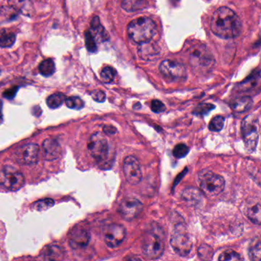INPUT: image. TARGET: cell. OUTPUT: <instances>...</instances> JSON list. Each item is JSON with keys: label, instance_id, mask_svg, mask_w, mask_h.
<instances>
[{"label": "cell", "instance_id": "cell-14", "mask_svg": "<svg viewBox=\"0 0 261 261\" xmlns=\"http://www.w3.org/2000/svg\"><path fill=\"white\" fill-rule=\"evenodd\" d=\"M123 173L126 181L132 186H137L141 181V167L140 163L136 157L129 155L123 162Z\"/></svg>", "mask_w": 261, "mask_h": 261}, {"label": "cell", "instance_id": "cell-21", "mask_svg": "<svg viewBox=\"0 0 261 261\" xmlns=\"http://www.w3.org/2000/svg\"><path fill=\"white\" fill-rule=\"evenodd\" d=\"M252 105H253V100L249 96H244V97L235 99L230 103V107H231L232 109L237 113L245 112V111L250 109Z\"/></svg>", "mask_w": 261, "mask_h": 261}, {"label": "cell", "instance_id": "cell-15", "mask_svg": "<svg viewBox=\"0 0 261 261\" xmlns=\"http://www.w3.org/2000/svg\"><path fill=\"white\" fill-rule=\"evenodd\" d=\"M91 239V235L89 231L86 229L79 227L75 228L69 237V244L71 247L74 249L85 248L88 246Z\"/></svg>", "mask_w": 261, "mask_h": 261}, {"label": "cell", "instance_id": "cell-31", "mask_svg": "<svg viewBox=\"0 0 261 261\" xmlns=\"http://www.w3.org/2000/svg\"><path fill=\"white\" fill-rule=\"evenodd\" d=\"M224 117L223 116H216L211 120L208 128L212 132H220L224 127Z\"/></svg>", "mask_w": 261, "mask_h": 261}, {"label": "cell", "instance_id": "cell-42", "mask_svg": "<svg viewBox=\"0 0 261 261\" xmlns=\"http://www.w3.org/2000/svg\"><path fill=\"white\" fill-rule=\"evenodd\" d=\"M103 132L106 133L107 134L109 135H114L117 132V128L113 126H105L103 128Z\"/></svg>", "mask_w": 261, "mask_h": 261}, {"label": "cell", "instance_id": "cell-24", "mask_svg": "<svg viewBox=\"0 0 261 261\" xmlns=\"http://www.w3.org/2000/svg\"><path fill=\"white\" fill-rule=\"evenodd\" d=\"M16 36L13 32L7 29L0 30V47L10 48L16 42Z\"/></svg>", "mask_w": 261, "mask_h": 261}, {"label": "cell", "instance_id": "cell-39", "mask_svg": "<svg viewBox=\"0 0 261 261\" xmlns=\"http://www.w3.org/2000/svg\"><path fill=\"white\" fill-rule=\"evenodd\" d=\"M151 109L155 114H160L166 111V106L163 102L159 100H153L151 103Z\"/></svg>", "mask_w": 261, "mask_h": 261}, {"label": "cell", "instance_id": "cell-36", "mask_svg": "<svg viewBox=\"0 0 261 261\" xmlns=\"http://www.w3.org/2000/svg\"><path fill=\"white\" fill-rule=\"evenodd\" d=\"M219 260H241L242 258L241 257V255L237 253L234 250H228L226 251L223 252L220 255Z\"/></svg>", "mask_w": 261, "mask_h": 261}, {"label": "cell", "instance_id": "cell-17", "mask_svg": "<svg viewBox=\"0 0 261 261\" xmlns=\"http://www.w3.org/2000/svg\"><path fill=\"white\" fill-rule=\"evenodd\" d=\"M11 8L27 16H32L35 13L34 5L32 0H8Z\"/></svg>", "mask_w": 261, "mask_h": 261}, {"label": "cell", "instance_id": "cell-8", "mask_svg": "<svg viewBox=\"0 0 261 261\" xmlns=\"http://www.w3.org/2000/svg\"><path fill=\"white\" fill-rule=\"evenodd\" d=\"M23 174L13 166H6L0 170V185L10 191H18L25 185Z\"/></svg>", "mask_w": 261, "mask_h": 261}, {"label": "cell", "instance_id": "cell-30", "mask_svg": "<svg viewBox=\"0 0 261 261\" xmlns=\"http://www.w3.org/2000/svg\"><path fill=\"white\" fill-rule=\"evenodd\" d=\"M55 201L51 198H45V199L39 200L33 204V208L39 212L48 210L50 207H53Z\"/></svg>", "mask_w": 261, "mask_h": 261}, {"label": "cell", "instance_id": "cell-6", "mask_svg": "<svg viewBox=\"0 0 261 261\" xmlns=\"http://www.w3.org/2000/svg\"><path fill=\"white\" fill-rule=\"evenodd\" d=\"M198 180L200 190L207 196H217L224 191L225 186V181L221 175L207 169L200 172Z\"/></svg>", "mask_w": 261, "mask_h": 261}, {"label": "cell", "instance_id": "cell-16", "mask_svg": "<svg viewBox=\"0 0 261 261\" xmlns=\"http://www.w3.org/2000/svg\"><path fill=\"white\" fill-rule=\"evenodd\" d=\"M43 156L47 161H53L60 156L62 146L56 139H46L42 145Z\"/></svg>", "mask_w": 261, "mask_h": 261}, {"label": "cell", "instance_id": "cell-35", "mask_svg": "<svg viewBox=\"0 0 261 261\" xmlns=\"http://www.w3.org/2000/svg\"><path fill=\"white\" fill-rule=\"evenodd\" d=\"M189 149L184 143H180L174 147L172 154L174 157L177 159H181L186 157L189 153Z\"/></svg>", "mask_w": 261, "mask_h": 261}, {"label": "cell", "instance_id": "cell-28", "mask_svg": "<svg viewBox=\"0 0 261 261\" xmlns=\"http://www.w3.org/2000/svg\"><path fill=\"white\" fill-rule=\"evenodd\" d=\"M62 249L59 246L51 245L48 246L46 248L43 250V257L48 259H56L62 257Z\"/></svg>", "mask_w": 261, "mask_h": 261}, {"label": "cell", "instance_id": "cell-38", "mask_svg": "<svg viewBox=\"0 0 261 261\" xmlns=\"http://www.w3.org/2000/svg\"><path fill=\"white\" fill-rule=\"evenodd\" d=\"M198 253H199V256L201 259H212V256H213L212 248L207 245L201 246L198 250Z\"/></svg>", "mask_w": 261, "mask_h": 261}, {"label": "cell", "instance_id": "cell-13", "mask_svg": "<svg viewBox=\"0 0 261 261\" xmlns=\"http://www.w3.org/2000/svg\"><path fill=\"white\" fill-rule=\"evenodd\" d=\"M126 234V229L121 224H109L103 230L105 244L111 248L119 247L124 241Z\"/></svg>", "mask_w": 261, "mask_h": 261}, {"label": "cell", "instance_id": "cell-40", "mask_svg": "<svg viewBox=\"0 0 261 261\" xmlns=\"http://www.w3.org/2000/svg\"><path fill=\"white\" fill-rule=\"evenodd\" d=\"M91 97L94 99L95 101L101 103L106 100V94L103 91H100V90H95L91 93Z\"/></svg>", "mask_w": 261, "mask_h": 261}, {"label": "cell", "instance_id": "cell-4", "mask_svg": "<svg viewBox=\"0 0 261 261\" xmlns=\"http://www.w3.org/2000/svg\"><path fill=\"white\" fill-rule=\"evenodd\" d=\"M88 149L91 156L101 165V167H109L108 165L111 163V147L106 137L100 134L95 133L90 137L88 143Z\"/></svg>", "mask_w": 261, "mask_h": 261}, {"label": "cell", "instance_id": "cell-34", "mask_svg": "<svg viewBox=\"0 0 261 261\" xmlns=\"http://www.w3.org/2000/svg\"><path fill=\"white\" fill-rule=\"evenodd\" d=\"M116 71L111 67H106L102 70L100 77L105 83H111L115 77Z\"/></svg>", "mask_w": 261, "mask_h": 261}, {"label": "cell", "instance_id": "cell-43", "mask_svg": "<svg viewBox=\"0 0 261 261\" xmlns=\"http://www.w3.org/2000/svg\"><path fill=\"white\" fill-rule=\"evenodd\" d=\"M2 120V114H1V111H0V122Z\"/></svg>", "mask_w": 261, "mask_h": 261}, {"label": "cell", "instance_id": "cell-41", "mask_svg": "<svg viewBox=\"0 0 261 261\" xmlns=\"http://www.w3.org/2000/svg\"><path fill=\"white\" fill-rule=\"evenodd\" d=\"M17 87H13V88H10V89L7 90V91L4 93V96L6 98L10 99H10L14 98L16 93H17Z\"/></svg>", "mask_w": 261, "mask_h": 261}, {"label": "cell", "instance_id": "cell-10", "mask_svg": "<svg viewBox=\"0 0 261 261\" xmlns=\"http://www.w3.org/2000/svg\"><path fill=\"white\" fill-rule=\"evenodd\" d=\"M160 71L165 79L171 82H181L187 77L186 67L172 60L163 61L160 64Z\"/></svg>", "mask_w": 261, "mask_h": 261}, {"label": "cell", "instance_id": "cell-22", "mask_svg": "<svg viewBox=\"0 0 261 261\" xmlns=\"http://www.w3.org/2000/svg\"><path fill=\"white\" fill-rule=\"evenodd\" d=\"M147 6V0H123L122 2V8L128 13L140 11Z\"/></svg>", "mask_w": 261, "mask_h": 261}, {"label": "cell", "instance_id": "cell-23", "mask_svg": "<svg viewBox=\"0 0 261 261\" xmlns=\"http://www.w3.org/2000/svg\"><path fill=\"white\" fill-rule=\"evenodd\" d=\"M260 204H259V201H257V202L253 203V204L247 206L246 215L252 223L256 224V225H260Z\"/></svg>", "mask_w": 261, "mask_h": 261}, {"label": "cell", "instance_id": "cell-32", "mask_svg": "<svg viewBox=\"0 0 261 261\" xmlns=\"http://www.w3.org/2000/svg\"><path fill=\"white\" fill-rule=\"evenodd\" d=\"M215 106L212 103H201L198 105L193 111V114L195 116H202L207 115L211 111L215 109Z\"/></svg>", "mask_w": 261, "mask_h": 261}, {"label": "cell", "instance_id": "cell-37", "mask_svg": "<svg viewBox=\"0 0 261 261\" xmlns=\"http://www.w3.org/2000/svg\"><path fill=\"white\" fill-rule=\"evenodd\" d=\"M85 43H86V47L90 53H95L97 51V42L94 36L91 34V32L87 31L85 34Z\"/></svg>", "mask_w": 261, "mask_h": 261}, {"label": "cell", "instance_id": "cell-27", "mask_svg": "<svg viewBox=\"0 0 261 261\" xmlns=\"http://www.w3.org/2000/svg\"><path fill=\"white\" fill-rule=\"evenodd\" d=\"M259 80V71L257 70L256 72L252 74L250 77H247L244 82H241L239 85V88L242 91H248V90L252 89L255 88L257 85Z\"/></svg>", "mask_w": 261, "mask_h": 261}, {"label": "cell", "instance_id": "cell-26", "mask_svg": "<svg viewBox=\"0 0 261 261\" xmlns=\"http://www.w3.org/2000/svg\"><path fill=\"white\" fill-rule=\"evenodd\" d=\"M260 240L255 238L249 246L248 254L252 260H260Z\"/></svg>", "mask_w": 261, "mask_h": 261}, {"label": "cell", "instance_id": "cell-20", "mask_svg": "<svg viewBox=\"0 0 261 261\" xmlns=\"http://www.w3.org/2000/svg\"><path fill=\"white\" fill-rule=\"evenodd\" d=\"M91 33L95 39L96 42H107L109 40V35L107 33L103 25L100 24L98 16L93 18L91 22Z\"/></svg>", "mask_w": 261, "mask_h": 261}, {"label": "cell", "instance_id": "cell-3", "mask_svg": "<svg viewBox=\"0 0 261 261\" xmlns=\"http://www.w3.org/2000/svg\"><path fill=\"white\" fill-rule=\"evenodd\" d=\"M156 33V25L147 17H140L129 22L127 34L135 43L142 44L150 42Z\"/></svg>", "mask_w": 261, "mask_h": 261}, {"label": "cell", "instance_id": "cell-18", "mask_svg": "<svg viewBox=\"0 0 261 261\" xmlns=\"http://www.w3.org/2000/svg\"><path fill=\"white\" fill-rule=\"evenodd\" d=\"M160 53V48L155 44L150 42L140 44L138 48V55L143 60H152L156 57Z\"/></svg>", "mask_w": 261, "mask_h": 261}, {"label": "cell", "instance_id": "cell-2", "mask_svg": "<svg viewBox=\"0 0 261 261\" xmlns=\"http://www.w3.org/2000/svg\"><path fill=\"white\" fill-rule=\"evenodd\" d=\"M166 247V234L164 230L158 224H152L145 232L143 237V254L150 259H156L161 257Z\"/></svg>", "mask_w": 261, "mask_h": 261}, {"label": "cell", "instance_id": "cell-5", "mask_svg": "<svg viewBox=\"0 0 261 261\" xmlns=\"http://www.w3.org/2000/svg\"><path fill=\"white\" fill-rule=\"evenodd\" d=\"M187 53L189 63L197 69H209L215 64L213 55L204 44H193L188 48Z\"/></svg>", "mask_w": 261, "mask_h": 261}, {"label": "cell", "instance_id": "cell-33", "mask_svg": "<svg viewBox=\"0 0 261 261\" xmlns=\"http://www.w3.org/2000/svg\"><path fill=\"white\" fill-rule=\"evenodd\" d=\"M65 105L70 109L81 110L85 107V102L79 97H71L65 99Z\"/></svg>", "mask_w": 261, "mask_h": 261}, {"label": "cell", "instance_id": "cell-7", "mask_svg": "<svg viewBox=\"0 0 261 261\" xmlns=\"http://www.w3.org/2000/svg\"><path fill=\"white\" fill-rule=\"evenodd\" d=\"M243 140L247 152L251 153L256 149L259 140V119L254 115L244 117L241 123Z\"/></svg>", "mask_w": 261, "mask_h": 261}, {"label": "cell", "instance_id": "cell-29", "mask_svg": "<svg viewBox=\"0 0 261 261\" xmlns=\"http://www.w3.org/2000/svg\"><path fill=\"white\" fill-rule=\"evenodd\" d=\"M65 99H66L65 96L62 93H56L47 98V105L51 109H56L59 108L65 102Z\"/></svg>", "mask_w": 261, "mask_h": 261}, {"label": "cell", "instance_id": "cell-19", "mask_svg": "<svg viewBox=\"0 0 261 261\" xmlns=\"http://www.w3.org/2000/svg\"><path fill=\"white\" fill-rule=\"evenodd\" d=\"M202 194V192L199 189L189 187L185 189L181 194V198L189 205L196 206L201 203L203 198Z\"/></svg>", "mask_w": 261, "mask_h": 261}, {"label": "cell", "instance_id": "cell-9", "mask_svg": "<svg viewBox=\"0 0 261 261\" xmlns=\"http://www.w3.org/2000/svg\"><path fill=\"white\" fill-rule=\"evenodd\" d=\"M170 244L175 253L180 256H187L192 251V240L181 226L175 227L171 238Z\"/></svg>", "mask_w": 261, "mask_h": 261}, {"label": "cell", "instance_id": "cell-1", "mask_svg": "<svg viewBox=\"0 0 261 261\" xmlns=\"http://www.w3.org/2000/svg\"><path fill=\"white\" fill-rule=\"evenodd\" d=\"M211 30L215 36L221 39H233L241 35L242 22L233 10L223 7L214 13Z\"/></svg>", "mask_w": 261, "mask_h": 261}, {"label": "cell", "instance_id": "cell-25", "mask_svg": "<svg viewBox=\"0 0 261 261\" xmlns=\"http://www.w3.org/2000/svg\"><path fill=\"white\" fill-rule=\"evenodd\" d=\"M39 71L42 75L49 77L56 72V65L54 61L51 59H45L41 62L39 66Z\"/></svg>", "mask_w": 261, "mask_h": 261}, {"label": "cell", "instance_id": "cell-12", "mask_svg": "<svg viewBox=\"0 0 261 261\" xmlns=\"http://www.w3.org/2000/svg\"><path fill=\"white\" fill-rule=\"evenodd\" d=\"M118 211L123 219L131 221L143 212V204L137 198L128 197L120 202Z\"/></svg>", "mask_w": 261, "mask_h": 261}, {"label": "cell", "instance_id": "cell-11", "mask_svg": "<svg viewBox=\"0 0 261 261\" xmlns=\"http://www.w3.org/2000/svg\"><path fill=\"white\" fill-rule=\"evenodd\" d=\"M40 148L36 143H28L20 146L15 152L13 157L19 164L30 166L36 164L39 159Z\"/></svg>", "mask_w": 261, "mask_h": 261}]
</instances>
